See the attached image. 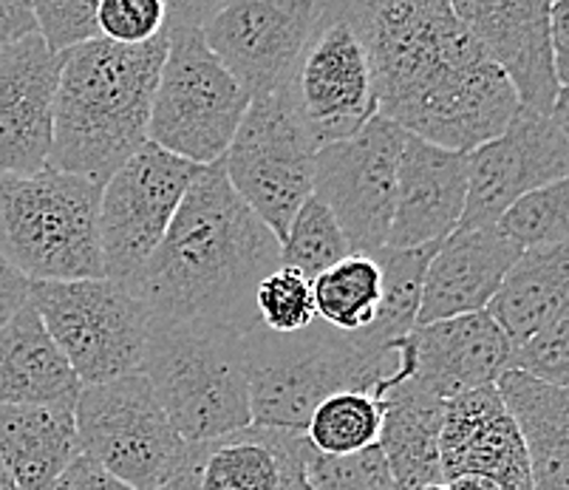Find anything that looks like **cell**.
<instances>
[{"instance_id": "27", "label": "cell", "mask_w": 569, "mask_h": 490, "mask_svg": "<svg viewBox=\"0 0 569 490\" xmlns=\"http://www.w3.org/2000/svg\"><path fill=\"white\" fill-rule=\"evenodd\" d=\"M77 453L74 406H0V462L18 490H51Z\"/></svg>"}, {"instance_id": "25", "label": "cell", "mask_w": 569, "mask_h": 490, "mask_svg": "<svg viewBox=\"0 0 569 490\" xmlns=\"http://www.w3.org/2000/svg\"><path fill=\"white\" fill-rule=\"evenodd\" d=\"M80 380L26 301L0 329V406H74Z\"/></svg>"}, {"instance_id": "1", "label": "cell", "mask_w": 569, "mask_h": 490, "mask_svg": "<svg viewBox=\"0 0 569 490\" xmlns=\"http://www.w3.org/2000/svg\"><path fill=\"white\" fill-rule=\"evenodd\" d=\"M281 267V241L238 199L221 162L201 168L162 244L131 283L151 321L247 334L258 283Z\"/></svg>"}, {"instance_id": "22", "label": "cell", "mask_w": 569, "mask_h": 490, "mask_svg": "<svg viewBox=\"0 0 569 490\" xmlns=\"http://www.w3.org/2000/svg\"><path fill=\"white\" fill-rule=\"evenodd\" d=\"M519 256L496 224L453 230L428 261L417 327L485 312Z\"/></svg>"}, {"instance_id": "13", "label": "cell", "mask_w": 569, "mask_h": 490, "mask_svg": "<svg viewBox=\"0 0 569 490\" xmlns=\"http://www.w3.org/2000/svg\"><path fill=\"white\" fill-rule=\"evenodd\" d=\"M287 100L315 148L355 137L377 113L369 54L340 0L323 3Z\"/></svg>"}, {"instance_id": "43", "label": "cell", "mask_w": 569, "mask_h": 490, "mask_svg": "<svg viewBox=\"0 0 569 490\" xmlns=\"http://www.w3.org/2000/svg\"><path fill=\"white\" fill-rule=\"evenodd\" d=\"M0 490H18V484L12 482V477H9V473H7L3 462H0Z\"/></svg>"}, {"instance_id": "35", "label": "cell", "mask_w": 569, "mask_h": 490, "mask_svg": "<svg viewBox=\"0 0 569 490\" xmlns=\"http://www.w3.org/2000/svg\"><path fill=\"white\" fill-rule=\"evenodd\" d=\"M303 479L307 490H397L377 446L349 457H323L309 446Z\"/></svg>"}, {"instance_id": "24", "label": "cell", "mask_w": 569, "mask_h": 490, "mask_svg": "<svg viewBox=\"0 0 569 490\" xmlns=\"http://www.w3.org/2000/svg\"><path fill=\"white\" fill-rule=\"evenodd\" d=\"M382 426L377 437L382 459L395 477L397 490H419L442 482L445 402L411 380H397L380 391Z\"/></svg>"}, {"instance_id": "4", "label": "cell", "mask_w": 569, "mask_h": 490, "mask_svg": "<svg viewBox=\"0 0 569 490\" xmlns=\"http://www.w3.org/2000/svg\"><path fill=\"white\" fill-rule=\"evenodd\" d=\"M252 426L303 434L309 417L338 391L380 394L400 374V360L371 354L351 334L315 321L298 334H272L258 323L244 334Z\"/></svg>"}, {"instance_id": "14", "label": "cell", "mask_w": 569, "mask_h": 490, "mask_svg": "<svg viewBox=\"0 0 569 490\" xmlns=\"http://www.w3.org/2000/svg\"><path fill=\"white\" fill-rule=\"evenodd\" d=\"M320 12V0H230L216 3L201 38L250 100L283 97Z\"/></svg>"}, {"instance_id": "11", "label": "cell", "mask_w": 569, "mask_h": 490, "mask_svg": "<svg viewBox=\"0 0 569 490\" xmlns=\"http://www.w3.org/2000/svg\"><path fill=\"white\" fill-rule=\"evenodd\" d=\"M199 173V164L144 142L102 184L100 250L108 281L131 290Z\"/></svg>"}, {"instance_id": "7", "label": "cell", "mask_w": 569, "mask_h": 490, "mask_svg": "<svg viewBox=\"0 0 569 490\" xmlns=\"http://www.w3.org/2000/svg\"><path fill=\"white\" fill-rule=\"evenodd\" d=\"M346 7L369 54L382 120L445 71L485 60L448 0H357Z\"/></svg>"}, {"instance_id": "37", "label": "cell", "mask_w": 569, "mask_h": 490, "mask_svg": "<svg viewBox=\"0 0 569 490\" xmlns=\"http://www.w3.org/2000/svg\"><path fill=\"white\" fill-rule=\"evenodd\" d=\"M32 14L38 23V38L54 57L100 40L97 0H34Z\"/></svg>"}, {"instance_id": "23", "label": "cell", "mask_w": 569, "mask_h": 490, "mask_svg": "<svg viewBox=\"0 0 569 490\" xmlns=\"http://www.w3.org/2000/svg\"><path fill=\"white\" fill-rule=\"evenodd\" d=\"M307 434L247 426L221 440L190 446V490H283L303 473Z\"/></svg>"}, {"instance_id": "46", "label": "cell", "mask_w": 569, "mask_h": 490, "mask_svg": "<svg viewBox=\"0 0 569 490\" xmlns=\"http://www.w3.org/2000/svg\"><path fill=\"white\" fill-rule=\"evenodd\" d=\"M419 490H448V484L437 482V484H426V488H419Z\"/></svg>"}, {"instance_id": "18", "label": "cell", "mask_w": 569, "mask_h": 490, "mask_svg": "<svg viewBox=\"0 0 569 490\" xmlns=\"http://www.w3.org/2000/svg\"><path fill=\"white\" fill-rule=\"evenodd\" d=\"M391 349L400 360L397 380H411L428 394L448 402L468 391L499 383L513 346L488 312H473L419 323Z\"/></svg>"}, {"instance_id": "31", "label": "cell", "mask_w": 569, "mask_h": 490, "mask_svg": "<svg viewBox=\"0 0 569 490\" xmlns=\"http://www.w3.org/2000/svg\"><path fill=\"white\" fill-rule=\"evenodd\" d=\"M382 426L380 397L366 391H338L312 411L307 440L323 457H349L377 446Z\"/></svg>"}, {"instance_id": "16", "label": "cell", "mask_w": 569, "mask_h": 490, "mask_svg": "<svg viewBox=\"0 0 569 490\" xmlns=\"http://www.w3.org/2000/svg\"><path fill=\"white\" fill-rule=\"evenodd\" d=\"M519 113L513 86L488 60L445 71L391 113L395 126L442 151L473 153L499 139Z\"/></svg>"}, {"instance_id": "6", "label": "cell", "mask_w": 569, "mask_h": 490, "mask_svg": "<svg viewBox=\"0 0 569 490\" xmlns=\"http://www.w3.org/2000/svg\"><path fill=\"white\" fill-rule=\"evenodd\" d=\"M100 193V184L49 164L32 177L0 173V261L29 283L106 278Z\"/></svg>"}, {"instance_id": "9", "label": "cell", "mask_w": 569, "mask_h": 490, "mask_svg": "<svg viewBox=\"0 0 569 490\" xmlns=\"http://www.w3.org/2000/svg\"><path fill=\"white\" fill-rule=\"evenodd\" d=\"M29 303L80 386L137 374L151 314L126 287L94 281L29 283Z\"/></svg>"}, {"instance_id": "28", "label": "cell", "mask_w": 569, "mask_h": 490, "mask_svg": "<svg viewBox=\"0 0 569 490\" xmlns=\"http://www.w3.org/2000/svg\"><path fill=\"white\" fill-rule=\"evenodd\" d=\"M485 312L493 318L510 346L525 343L552 318L569 312L567 244L521 252Z\"/></svg>"}, {"instance_id": "19", "label": "cell", "mask_w": 569, "mask_h": 490, "mask_svg": "<svg viewBox=\"0 0 569 490\" xmlns=\"http://www.w3.org/2000/svg\"><path fill=\"white\" fill-rule=\"evenodd\" d=\"M60 57L38 34L0 54V173L32 177L49 164Z\"/></svg>"}, {"instance_id": "21", "label": "cell", "mask_w": 569, "mask_h": 490, "mask_svg": "<svg viewBox=\"0 0 569 490\" xmlns=\"http://www.w3.org/2000/svg\"><path fill=\"white\" fill-rule=\"evenodd\" d=\"M439 459L442 482L476 473L493 479L501 490H532L525 442L496 386L445 402Z\"/></svg>"}, {"instance_id": "42", "label": "cell", "mask_w": 569, "mask_h": 490, "mask_svg": "<svg viewBox=\"0 0 569 490\" xmlns=\"http://www.w3.org/2000/svg\"><path fill=\"white\" fill-rule=\"evenodd\" d=\"M26 301H29V281L7 261H0V329L20 307H26Z\"/></svg>"}, {"instance_id": "26", "label": "cell", "mask_w": 569, "mask_h": 490, "mask_svg": "<svg viewBox=\"0 0 569 490\" xmlns=\"http://www.w3.org/2000/svg\"><path fill=\"white\" fill-rule=\"evenodd\" d=\"M496 391L525 442L532 490H569V391L519 371H505Z\"/></svg>"}, {"instance_id": "3", "label": "cell", "mask_w": 569, "mask_h": 490, "mask_svg": "<svg viewBox=\"0 0 569 490\" xmlns=\"http://www.w3.org/2000/svg\"><path fill=\"white\" fill-rule=\"evenodd\" d=\"M216 0H164L168 51L153 91L148 142L199 168L221 162L250 108L247 94L201 29Z\"/></svg>"}, {"instance_id": "45", "label": "cell", "mask_w": 569, "mask_h": 490, "mask_svg": "<svg viewBox=\"0 0 569 490\" xmlns=\"http://www.w3.org/2000/svg\"><path fill=\"white\" fill-rule=\"evenodd\" d=\"M283 490H307V479H303V473L298 479H292V482H289Z\"/></svg>"}, {"instance_id": "8", "label": "cell", "mask_w": 569, "mask_h": 490, "mask_svg": "<svg viewBox=\"0 0 569 490\" xmlns=\"http://www.w3.org/2000/svg\"><path fill=\"white\" fill-rule=\"evenodd\" d=\"M77 448L131 490H162L184 471L190 446L176 434L142 374L82 386Z\"/></svg>"}, {"instance_id": "30", "label": "cell", "mask_w": 569, "mask_h": 490, "mask_svg": "<svg viewBox=\"0 0 569 490\" xmlns=\"http://www.w3.org/2000/svg\"><path fill=\"white\" fill-rule=\"evenodd\" d=\"M318 321L343 334H357L371 327L382 298V272L377 258L346 256L332 270L312 281Z\"/></svg>"}, {"instance_id": "41", "label": "cell", "mask_w": 569, "mask_h": 490, "mask_svg": "<svg viewBox=\"0 0 569 490\" xmlns=\"http://www.w3.org/2000/svg\"><path fill=\"white\" fill-rule=\"evenodd\" d=\"M550 46L552 63H556L558 86H569V0H552L550 3Z\"/></svg>"}, {"instance_id": "36", "label": "cell", "mask_w": 569, "mask_h": 490, "mask_svg": "<svg viewBox=\"0 0 569 490\" xmlns=\"http://www.w3.org/2000/svg\"><path fill=\"white\" fill-rule=\"evenodd\" d=\"M507 371H519L541 383L567 389L569 386V312L552 318L525 343L510 349Z\"/></svg>"}, {"instance_id": "34", "label": "cell", "mask_w": 569, "mask_h": 490, "mask_svg": "<svg viewBox=\"0 0 569 490\" xmlns=\"http://www.w3.org/2000/svg\"><path fill=\"white\" fill-rule=\"evenodd\" d=\"M256 318L272 334H298L318 321L312 298V281L292 267H278L258 283Z\"/></svg>"}, {"instance_id": "2", "label": "cell", "mask_w": 569, "mask_h": 490, "mask_svg": "<svg viewBox=\"0 0 569 490\" xmlns=\"http://www.w3.org/2000/svg\"><path fill=\"white\" fill-rule=\"evenodd\" d=\"M164 32L142 46L91 40L60 57L49 168L106 184L148 142Z\"/></svg>"}, {"instance_id": "10", "label": "cell", "mask_w": 569, "mask_h": 490, "mask_svg": "<svg viewBox=\"0 0 569 490\" xmlns=\"http://www.w3.org/2000/svg\"><path fill=\"white\" fill-rule=\"evenodd\" d=\"M315 148L287 94L250 100L221 168L236 196L283 241L315 188Z\"/></svg>"}, {"instance_id": "39", "label": "cell", "mask_w": 569, "mask_h": 490, "mask_svg": "<svg viewBox=\"0 0 569 490\" xmlns=\"http://www.w3.org/2000/svg\"><path fill=\"white\" fill-rule=\"evenodd\" d=\"M51 490H131L128 484H122L119 479H113L106 468H100L94 459L77 453V459L66 468L57 482L51 484Z\"/></svg>"}, {"instance_id": "12", "label": "cell", "mask_w": 569, "mask_h": 490, "mask_svg": "<svg viewBox=\"0 0 569 490\" xmlns=\"http://www.w3.org/2000/svg\"><path fill=\"white\" fill-rule=\"evenodd\" d=\"M406 137L400 126L375 113L355 137L315 153L312 193L335 216L351 256L375 258L386 250Z\"/></svg>"}, {"instance_id": "29", "label": "cell", "mask_w": 569, "mask_h": 490, "mask_svg": "<svg viewBox=\"0 0 569 490\" xmlns=\"http://www.w3.org/2000/svg\"><path fill=\"white\" fill-rule=\"evenodd\" d=\"M439 244L419 247V250H380L377 264L382 272V298L375 321L363 332L351 334L360 349L388 358L391 346L406 340L413 332L422 301V281H426L428 261Z\"/></svg>"}, {"instance_id": "32", "label": "cell", "mask_w": 569, "mask_h": 490, "mask_svg": "<svg viewBox=\"0 0 569 490\" xmlns=\"http://www.w3.org/2000/svg\"><path fill=\"white\" fill-rule=\"evenodd\" d=\"M346 256H351L349 241L340 233L329 208L312 193L295 213L287 236H283L281 267H292L307 281H315L320 272L332 270Z\"/></svg>"}, {"instance_id": "44", "label": "cell", "mask_w": 569, "mask_h": 490, "mask_svg": "<svg viewBox=\"0 0 569 490\" xmlns=\"http://www.w3.org/2000/svg\"><path fill=\"white\" fill-rule=\"evenodd\" d=\"M162 490H190V488H188V479H184V473H179V477H176L170 484H164Z\"/></svg>"}, {"instance_id": "33", "label": "cell", "mask_w": 569, "mask_h": 490, "mask_svg": "<svg viewBox=\"0 0 569 490\" xmlns=\"http://www.w3.org/2000/svg\"><path fill=\"white\" fill-rule=\"evenodd\" d=\"M499 233L521 252L558 247L569 239V182H552L516 199L496 221Z\"/></svg>"}, {"instance_id": "17", "label": "cell", "mask_w": 569, "mask_h": 490, "mask_svg": "<svg viewBox=\"0 0 569 490\" xmlns=\"http://www.w3.org/2000/svg\"><path fill=\"white\" fill-rule=\"evenodd\" d=\"M482 57L513 86L519 108L547 113L567 89L558 86L550 46V3L547 0H453Z\"/></svg>"}, {"instance_id": "20", "label": "cell", "mask_w": 569, "mask_h": 490, "mask_svg": "<svg viewBox=\"0 0 569 490\" xmlns=\"http://www.w3.org/2000/svg\"><path fill=\"white\" fill-rule=\"evenodd\" d=\"M468 157L406 137L397 168L395 219L386 250L442 244L457 230L468 199Z\"/></svg>"}, {"instance_id": "38", "label": "cell", "mask_w": 569, "mask_h": 490, "mask_svg": "<svg viewBox=\"0 0 569 490\" xmlns=\"http://www.w3.org/2000/svg\"><path fill=\"white\" fill-rule=\"evenodd\" d=\"M97 29L119 46L151 43L164 29V0H97Z\"/></svg>"}, {"instance_id": "5", "label": "cell", "mask_w": 569, "mask_h": 490, "mask_svg": "<svg viewBox=\"0 0 569 490\" xmlns=\"http://www.w3.org/2000/svg\"><path fill=\"white\" fill-rule=\"evenodd\" d=\"M139 374L188 446L252 426L244 334L151 321Z\"/></svg>"}, {"instance_id": "15", "label": "cell", "mask_w": 569, "mask_h": 490, "mask_svg": "<svg viewBox=\"0 0 569 490\" xmlns=\"http://www.w3.org/2000/svg\"><path fill=\"white\" fill-rule=\"evenodd\" d=\"M468 199L457 230L496 224L516 199L569 177V102L567 94L547 113L513 117L499 139L468 153Z\"/></svg>"}, {"instance_id": "40", "label": "cell", "mask_w": 569, "mask_h": 490, "mask_svg": "<svg viewBox=\"0 0 569 490\" xmlns=\"http://www.w3.org/2000/svg\"><path fill=\"white\" fill-rule=\"evenodd\" d=\"M38 34V23H34L32 3L23 0H0V54L18 40Z\"/></svg>"}]
</instances>
